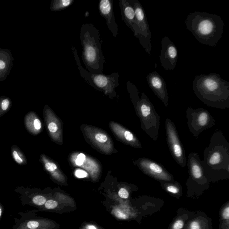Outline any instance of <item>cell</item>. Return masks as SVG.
Segmentation results:
<instances>
[{
	"label": "cell",
	"instance_id": "obj_1",
	"mask_svg": "<svg viewBox=\"0 0 229 229\" xmlns=\"http://www.w3.org/2000/svg\"><path fill=\"white\" fill-rule=\"evenodd\" d=\"M202 162L205 174L210 180L229 177V143L221 131L214 132L210 145L204 152Z\"/></svg>",
	"mask_w": 229,
	"mask_h": 229
},
{
	"label": "cell",
	"instance_id": "obj_5",
	"mask_svg": "<svg viewBox=\"0 0 229 229\" xmlns=\"http://www.w3.org/2000/svg\"><path fill=\"white\" fill-rule=\"evenodd\" d=\"M73 55L79 70L81 77L96 90L102 92L110 98L115 97L117 95L115 89L119 86L120 75L117 72L107 75L103 74H94L90 73L82 67L77 50L75 47H72Z\"/></svg>",
	"mask_w": 229,
	"mask_h": 229
},
{
	"label": "cell",
	"instance_id": "obj_15",
	"mask_svg": "<svg viewBox=\"0 0 229 229\" xmlns=\"http://www.w3.org/2000/svg\"><path fill=\"white\" fill-rule=\"evenodd\" d=\"M109 125L115 136L121 142L137 149L142 148L140 140L130 130L115 122H111Z\"/></svg>",
	"mask_w": 229,
	"mask_h": 229
},
{
	"label": "cell",
	"instance_id": "obj_2",
	"mask_svg": "<svg viewBox=\"0 0 229 229\" xmlns=\"http://www.w3.org/2000/svg\"><path fill=\"white\" fill-rule=\"evenodd\" d=\"M194 94L210 107L229 108V82L215 73L196 75L192 82Z\"/></svg>",
	"mask_w": 229,
	"mask_h": 229
},
{
	"label": "cell",
	"instance_id": "obj_9",
	"mask_svg": "<svg viewBox=\"0 0 229 229\" xmlns=\"http://www.w3.org/2000/svg\"><path fill=\"white\" fill-rule=\"evenodd\" d=\"M167 145L174 159L181 167L186 166V156L184 146L180 140L175 124L169 118L165 121Z\"/></svg>",
	"mask_w": 229,
	"mask_h": 229
},
{
	"label": "cell",
	"instance_id": "obj_3",
	"mask_svg": "<svg viewBox=\"0 0 229 229\" xmlns=\"http://www.w3.org/2000/svg\"><path fill=\"white\" fill-rule=\"evenodd\" d=\"M185 23L187 30L203 44L216 46L222 38L224 24L217 14L195 11L189 13Z\"/></svg>",
	"mask_w": 229,
	"mask_h": 229
},
{
	"label": "cell",
	"instance_id": "obj_7",
	"mask_svg": "<svg viewBox=\"0 0 229 229\" xmlns=\"http://www.w3.org/2000/svg\"><path fill=\"white\" fill-rule=\"evenodd\" d=\"M129 1L133 6L135 12L136 30L133 34L134 36L138 39L141 45L145 49L146 53L150 56L152 50V34L145 10L138 0Z\"/></svg>",
	"mask_w": 229,
	"mask_h": 229
},
{
	"label": "cell",
	"instance_id": "obj_4",
	"mask_svg": "<svg viewBox=\"0 0 229 229\" xmlns=\"http://www.w3.org/2000/svg\"><path fill=\"white\" fill-rule=\"evenodd\" d=\"M80 38L81 57L88 71L92 74H103L105 59L99 30L92 23L84 24L81 28Z\"/></svg>",
	"mask_w": 229,
	"mask_h": 229
},
{
	"label": "cell",
	"instance_id": "obj_10",
	"mask_svg": "<svg viewBox=\"0 0 229 229\" xmlns=\"http://www.w3.org/2000/svg\"><path fill=\"white\" fill-rule=\"evenodd\" d=\"M86 138L99 152L107 155L111 154L114 149V144L111 137L104 131L86 125L83 131Z\"/></svg>",
	"mask_w": 229,
	"mask_h": 229
},
{
	"label": "cell",
	"instance_id": "obj_12",
	"mask_svg": "<svg viewBox=\"0 0 229 229\" xmlns=\"http://www.w3.org/2000/svg\"><path fill=\"white\" fill-rule=\"evenodd\" d=\"M160 57L161 65L166 70H172L175 68L178 57L176 47L167 36L161 41V50Z\"/></svg>",
	"mask_w": 229,
	"mask_h": 229
},
{
	"label": "cell",
	"instance_id": "obj_35",
	"mask_svg": "<svg viewBox=\"0 0 229 229\" xmlns=\"http://www.w3.org/2000/svg\"><path fill=\"white\" fill-rule=\"evenodd\" d=\"M2 208H1V207L0 206V217H1V215H2Z\"/></svg>",
	"mask_w": 229,
	"mask_h": 229
},
{
	"label": "cell",
	"instance_id": "obj_26",
	"mask_svg": "<svg viewBox=\"0 0 229 229\" xmlns=\"http://www.w3.org/2000/svg\"><path fill=\"white\" fill-rule=\"evenodd\" d=\"M75 175L79 178H85L87 176V173L85 171L81 170H77L75 172Z\"/></svg>",
	"mask_w": 229,
	"mask_h": 229
},
{
	"label": "cell",
	"instance_id": "obj_17",
	"mask_svg": "<svg viewBox=\"0 0 229 229\" xmlns=\"http://www.w3.org/2000/svg\"><path fill=\"white\" fill-rule=\"evenodd\" d=\"M122 19L133 34L136 30L135 12L129 0H119Z\"/></svg>",
	"mask_w": 229,
	"mask_h": 229
},
{
	"label": "cell",
	"instance_id": "obj_34",
	"mask_svg": "<svg viewBox=\"0 0 229 229\" xmlns=\"http://www.w3.org/2000/svg\"><path fill=\"white\" fill-rule=\"evenodd\" d=\"M88 229H96V227L93 226H89Z\"/></svg>",
	"mask_w": 229,
	"mask_h": 229
},
{
	"label": "cell",
	"instance_id": "obj_25",
	"mask_svg": "<svg viewBox=\"0 0 229 229\" xmlns=\"http://www.w3.org/2000/svg\"><path fill=\"white\" fill-rule=\"evenodd\" d=\"M39 226V223L35 221H31L27 223V227L30 229H35Z\"/></svg>",
	"mask_w": 229,
	"mask_h": 229
},
{
	"label": "cell",
	"instance_id": "obj_29",
	"mask_svg": "<svg viewBox=\"0 0 229 229\" xmlns=\"http://www.w3.org/2000/svg\"><path fill=\"white\" fill-rule=\"evenodd\" d=\"M9 105V101L8 99H4L2 103V107L3 110H6Z\"/></svg>",
	"mask_w": 229,
	"mask_h": 229
},
{
	"label": "cell",
	"instance_id": "obj_18",
	"mask_svg": "<svg viewBox=\"0 0 229 229\" xmlns=\"http://www.w3.org/2000/svg\"><path fill=\"white\" fill-rule=\"evenodd\" d=\"M48 128L53 140L59 145L63 143L62 124L59 118L52 112H50Z\"/></svg>",
	"mask_w": 229,
	"mask_h": 229
},
{
	"label": "cell",
	"instance_id": "obj_21",
	"mask_svg": "<svg viewBox=\"0 0 229 229\" xmlns=\"http://www.w3.org/2000/svg\"><path fill=\"white\" fill-rule=\"evenodd\" d=\"M164 184L167 192L173 193V194H177L180 192L179 186L176 184L166 183L164 181Z\"/></svg>",
	"mask_w": 229,
	"mask_h": 229
},
{
	"label": "cell",
	"instance_id": "obj_27",
	"mask_svg": "<svg viewBox=\"0 0 229 229\" xmlns=\"http://www.w3.org/2000/svg\"><path fill=\"white\" fill-rule=\"evenodd\" d=\"M184 226V222L182 221L178 220L173 225V229H182Z\"/></svg>",
	"mask_w": 229,
	"mask_h": 229
},
{
	"label": "cell",
	"instance_id": "obj_19",
	"mask_svg": "<svg viewBox=\"0 0 229 229\" xmlns=\"http://www.w3.org/2000/svg\"><path fill=\"white\" fill-rule=\"evenodd\" d=\"M45 167L47 171L52 174L53 177L58 181L63 182L65 180V176L59 167L54 162L46 161Z\"/></svg>",
	"mask_w": 229,
	"mask_h": 229
},
{
	"label": "cell",
	"instance_id": "obj_30",
	"mask_svg": "<svg viewBox=\"0 0 229 229\" xmlns=\"http://www.w3.org/2000/svg\"><path fill=\"white\" fill-rule=\"evenodd\" d=\"M34 128L37 130H39L41 128V123L38 119H35L34 121Z\"/></svg>",
	"mask_w": 229,
	"mask_h": 229
},
{
	"label": "cell",
	"instance_id": "obj_8",
	"mask_svg": "<svg viewBox=\"0 0 229 229\" xmlns=\"http://www.w3.org/2000/svg\"><path fill=\"white\" fill-rule=\"evenodd\" d=\"M188 128L190 132L195 138H198L203 132L215 125V119L206 109H193L190 107L186 110Z\"/></svg>",
	"mask_w": 229,
	"mask_h": 229
},
{
	"label": "cell",
	"instance_id": "obj_31",
	"mask_svg": "<svg viewBox=\"0 0 229 229\" xmlns=\"http://www.w3.org/2000/svg\"><path fill=\"white\" fill-rule=\"evenodd\" d=\"M191 229H200L199 224L197 221H193L190 225Z\"/></svg>",
	"mask_w": 229,
	"mask_h": 229
},
{
	"label": "cell",
	"instance_id": "obj_24",
	"mask_svg": "<svg viewBox=\"0 0 229 229\" xmlns=\"http://www.w3.org/2000/svg\"><path fill=\"white\" fill-rule=\"evenodd\" d=\"M118 195L122 198L127 199L129 196L128 191L124 188H121L118 192Z\"/></svg>",
	"mask_w": 229,
	"mask_h": 229
},
{
	"label": "cell",
	"instance_id": "obj_28",
	"mask_svg": "<svg viewBox=\"0 0 229 229\" xmlns=\"http://www.w3.org/2000/svg\"><path fill=\"white\" fill-rule=\"evenodd\" d=\"M13 155L14 159H15V160L18 163V164H22L23 163V160H22L21 158L19 156L18 154L17 153L16 151H13Z\"/></svg>",
	"mask_w": 229,
	"mask_h": 229
},
{
	"label": "cell",
	"instance_id": "obj_11",
	"mask_svg": "<svg viewBox=\"0 0 229 229\" xmlns=\"http://www.w3.org/2000/svg\"><path fill=\"white\" fill-rule=\"evenodd\" d=\"M136 166L143 173L153 178L162 181H172L173 177L162 164L146 158H139L133 161Z\"/></svg>",
	"mask_w": 229,
	"mask_h": 229
},
{
	"label": "cell",
	"instance_id": "obj_33",
	"mask_svg": "<svg viewBox=\"0 0 229 229\" xmlns=\"http://www.w3.org/2000/svg\"><path fill=\"white\" fill-rule=\"evenodd\" d=\"M5 66H6V65L4 61L0 60V70L5 68Z\"/></svg>",
	"mask_w": 229,
	"mask_h": 229
},
{
	"label": "cell",
	"instance_id": "obj_14",
	"mask_svg": "<svg viewBox=\"0 0 229 229\" xmlns=\"http://www.w3.org/2000/svg\"><path fill=\"white\" fill-rule=\"evenodd\" d=\"M70 161L75 166L81 167L87 171L93 179H96L98 178L101 172V167L98 162L92 158L86 156L83 154H75L72 155Z\"/></svg>",
	"mask_w": 229,
	"mask_h": 229
},
{
	"label": "cell",
	"instance_id": "obj_6",
	"mask_svg": "<svg viewBox=\"0 0 229 229\" xmlns=\"http://www.w3.org/2000/svg\"><path fill=\"white\" fill-rule=\"evenodd\" d=\"M134 107L141 121V128L154 141H157L160 125V117L145 93H142L141 98Z\"/></svg>",
	"mask_w": 229,
	"mask_h": 229
},
{
	"label": "cell",
	"instance_id": "obj_16",
	"mask_svg": "<svg viewBox=\"0 0 229 229\" xmlns=\"http://www.w3.org/2000/svg\"><path fill=\"white\" fill-rule=\"evenodd\" d=\"M99 9L100 15L106 20L109 30L114 37H117L118 34V28L117 24L115 20L112 1L101 0L99 1Z\"/></svg>",
	"mask_w": 229,
	"mask_h": 229
},
{
	"label": "cell",
	"instance_id": "obj_20",
	"mask_svg": "<svg viewBox=\"0 0 229 229\" xmlns=\"http://www.w3.org/2000/svg\"><path fill=\"white\" fill-rule=\"evenodd\" d=\"M75 2V0H53L51 3V9L54 11H62L68 8Z\"/></svg>",
	"mask_w": 229,
	"mask_h": 229
},
{
	"label": "cell",
	"instance_id": "obj_13",
	"mask_svg": "<svg viewBox=\"0 0 229 229\" xmlns=\"http://www.w3.org/2000/svg\"><path fill=\"white\" fill-rule=\"evenodd\" d=\"M146 80L155 95L163 102L166 107H168L169 96L167 85L164 78L157 72L153 71L147 75Z\"/></svg>",
	"mask_w": 229,
	"mask_h": 229
},
{
	"label": "cell",
	"instance_id": "obj_22",
	"mask_svg": "<svg viewBox=\"0 0 229 229\" xmlns=\"http://www.w3.org/2000/svg\"><path fill=\"white\" fill-rule=\"evenodd\" d=\"M32 201L34 204L37 206H42L45 203L46 199L42 195H36L32 199Z\"/></svg>",
	"mask_w": 229,
	"mask_h": 229
},
{
	"label": "cell",
	"instance_id": "obj_23",
	"mask_svg": "<svg viewBox=\"0 0 229 229\" xmlns=\"http://www.w3.org/2000/svg\"><path fill=\"white\" fill-rule=\"evenodd\" d=\"M57 205H58V203L57 202L52 200H50L46 202L45 206L47 209L51 210V209H55L57 206Z\"/></svg>",
	"mask_w": 229,
	"mask_h": 229
},
{
	"label": "cell",
	"instance_id": "obj_32",
	"mask_svg": "<svg viewBox=\"0 0 229 229\" xmlns=\"http://www.w3.org/2000/svg\"><path fill=\"white\" fill-rule=\"evenodd\" d=\"M223 217L225 219H228L229 218V207H227L225 209L223 213Z\"/></svg>",
	"mask_w": 229,
	"mask_h": 229
}]
</instances>
